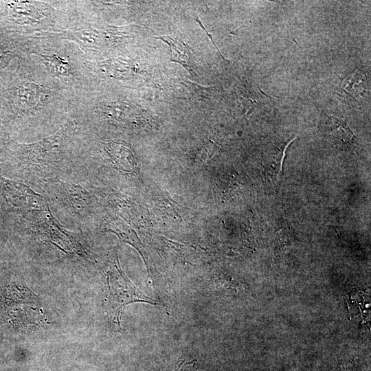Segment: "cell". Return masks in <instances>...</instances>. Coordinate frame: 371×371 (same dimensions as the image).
Wrapping results in <instances>:
<instances>
[{"instance_id":"cell-1","label":"cell","mask_w":371,"mask_h":371,"mask_svg":"<svg viewBox=\"0 0 371 371\" xmlns=\"http://www.w3.org/2000/svg\"><path fill=\"white\" fill-rule=\"evenodd\" d=\"M107 279V308L112 322L119 331L121 330V316L127 304L133 302L161 304L144 295L117 266L114 270L109 271Z\"/></svg>"},{"instance_id":"cell-2","label":"cell","mask_w":371,"mask_h":371,"mask_svg":"<svg viewBox=\"0 0 371 371\" xmlns=\"http://www.w3.org/2000/svg\"><path fill=\"white\" fill-rule=\"evenodd\" d=\"M46 190L57 203L75 218L87 217L91 205L90 194L85 187L60 180L47 181Z\"/></svg>"},{"instance_id":"cell-3","label":"cell","mask_w":371,"mask_h":371,"mask_svg":"<svg viewBox=\"0 0 371 371\" xmlns=\"http://www.w3.org/2000/svg\"><path fill=\"white\" fill-rule=\"evenodd\" d=\"M0 188L8 204L21 212H43L49 210L43 198L23 183L0 176Z\"/></svg>"},{"instance_id":"cell-4","label":"cell","mask_w":371,"mask_h":371,"mask_svg":"<svg viewBox=\"0 0 371 371\" xmlns=\"http://www.w3.org/2000/svg\"><path fill=\"white\" fill-rule=\"evenodd\" d=\"M159 38L170 46V60L180 63L188 70L192 69L194 65V52L189 46L169 36H162Z\"/></svg>"},{"instance_id":"cell-5","label":"cell","mask_w":371,"mask_h":371,"mask_svg":"<svg viewBox=\"0 0 371 371\" xmlns=\"http://www.w3.org/2000/svg\"><path fill=\"white\" fill-rule=\"evenodd\" d=\"M328 117L330 123L331 134L334 138L345 144H351L355 136L347 124L336 117Z\"/></svg>"},{"instance_id":"cell-6","label":"cell","mask_w":371,"mask_h":371,"mask_svg":"<svg viewBox=\"0 0 371 371\" xmlns=\"http://www.w3.org/2000/svg\"><path fill=\"white\" fill-rule=\"evenodd\" d=\"M364 82L365 78L363 75L359 72H356L346 78L343 81L342 85L348 94L355 95L362 92L363 90Z\"/></svg>"},{"instance_id":"cell-7","label":"cell","mask_w":371,"mask_h":371,"mask_svg":"<svg viewBox=\"0 0 371 371\" xmlns=\"http://www.w3.org/2000/svg\"><path fill=\"white\" fill-rule=\"evenodd\" d=\"M196 361L195 359H179L172 371H196Z\"/></svg>"}]
</instances>
